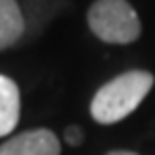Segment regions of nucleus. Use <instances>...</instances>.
<instances>
[{
	"instance_id": "6",
	"label": "nucleus",
	"mask_w": 155,
	"mask_h": 155,
	"mask_svg": "<svg viewBox=\"0 0 155 155\" xmlns=\"http://www.w3.org/2000/svg\"><path fill=\"white\" fill-rule=\"evenodd\" d=\"M65 140H67V144H71V147H80V144L84 142V131L78 127V125H69V127L65 129Z\"/></svg>"
},
{
	"instance_id": "4",
	"label": "nucleus",
	"mask_w": 155,
	"mask_h": 155,
	"mask_svg": "<svg viewBox=\"0 0 155 155\" xmlns=\"http://www.w3.org/2000/svg\"><path fill=\"white\" fill-rule=\"evenodd\" d=\"M26 32V17L17 0H0V50L15 45Z\"/></svg>"
},
{
	"instance_id": "2",
	"label": "nucleus",
	"mask_w": 155,
	"mask_h": 155,
	"mask_svg": "<svg viewBox=\"0 0 155 155\" xmlns=\"http://www.w3.org/2000/svg\"><path fill=\"white\" fill-rule=\"evenodd\" d=\"M86 22L91 32L110 45H129L142 32L140 17L127 0H95L88 7Z\"/></svg>"
},
{
	"instance_id": "5",
	"label": "nucleus",
	"mask_w": 155,
	"mask_h": 155,
	"mask_svg": "<svg viewBox=\"0 0 155 155\" xmlns=\"http://www.w3.org/2000/svg\"><path fill=\"white\" fill-rule=\"evenodd\" d=\"M19 121V88L11 78L0 73V138L9 136Z\"/></svg>"
},
{
	"instance_id": "3",
	"label": "nucleus",
	"mask_w": 155,
	"mask_h": 155,
	"mask_svg": "<svg viewBox=\"0 0 155 155\" xmlns=\"http://www.w3.org/2000/svg\"><path fill=\"white\" fill-rule=\"evenodd\" d=\"M0 155H61V140L52 129H28L0 144Z\"/></svg>"
},
{
	"instance_id": "7",
	"label": "nucleus",
	"mask_w": 155,
	"mask_h": 155,
	"mask_svg": "<svg viewBox=\"0 0 155 155\" xmlns=\"http://www.w3.org/2000/svg\"><path fill=\"white\" fill-rule=\"evenodd\" d=\"M108 155H138V153H134V151H110Z\"/></svg>"
},
{
	"instance_id": "1",
	"label": "nucleus",
	"mask_w": 155,
	"mask_h": 155,
	"mask_svg": "<svg viewBox=\"0 0 155 155\" xmlns=\"http://www.w3.org/2000/svg\"><path fill=\"white\" fill-rule=\"evenodd\" d=\"M153 84V73L144 69H129L112 78L95 93L91 101V116L101 125H112L127 119L144 101Z\"/></svg>"
}]
</instances>
